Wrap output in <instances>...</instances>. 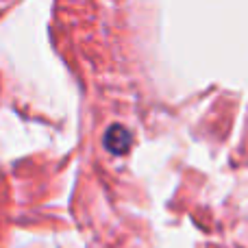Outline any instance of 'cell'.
Returning <instances> with one entry per match:
<instances>
[{
  "instance_id": "cell-1",
  "label": "cell",
  "mask_w": 248,
  "mask_h": 248,
  "mask_svg": "<svg viewBox=\"0 0 248 248\" xmlns=\"http://www.w3.org/2000/svg\"><path fill=\"white\" fill-rule=\"evenodd\" d=\"M105 146H107L111 153L124 155L131 148V133L124 126H120V124H116V126H111L107 131V135H105Z\"/></svg>"
}]
</instances>
